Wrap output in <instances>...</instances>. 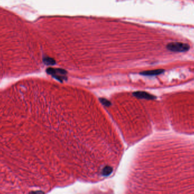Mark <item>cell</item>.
Segmentation results:
<instances>
[{
	"label": "cell",
	"instance_id": "3",
	"mask_svg": "<svg viewBox=\"0 0 194 194\" xmlns=\"http://www.w3.org/2000/svg\"><path fill=\"white\" fill-rule=\"evenodd\" d=\"M46 71L48 74L51 75L53 78L59 80L60 82H63V81L67 79L66 77L67 72L63 69L48 68L47 69Z\"/></svg>",
	"mask_w": 194,
	"mask_h": 194
},
{
	"label": "cell",
	"instance_id": "7",
	"mask_svg": "<svg viewBox=\"0 0 194 194\" xmlns=\"http://www.w3.org/2000/svg\"><path fill=\"white\" fill-rule=\"evenodd\" d=\"M99 101H100L101 103H102L104 106L109 107L111 104V102L105 98H100Z\"/></svg>",
	"mask_w": 194,
	"mask_h": 194
},
{
	"label": "cell",
	"instance_id": "4",
	"mask_svg": "<svg viewBox=\"0 0 194 194\" xmlns=\"http://www.w3.org/2000/svg\"><path fill=\"white\" fill-rule=\"evenodd\" d=\"M133 95L135 97L139 98V99H148V100H152L156 98V97L154 95L151 94L145 91H136L133 93Z\"/></svg>",
	"mask_w": 194,
	"mask_h": 194
},
{
	"label": "cell",
	"instance_id": "1",
	"mask_svg": "<svg viewBox=\"0 0 194 194\" xmlns=\"http://www.w3.org/2000/svg\"><path fill=\"white\" fill-rule=\"evenodd\" d=\"M112 194H194V154H170L118 169Z\"/></svg>",
	"mask_w": 194,
	"mask_h": 194
},
{
	"label": "cell",
	"instance_id": "6",
	"mask_svg": "<svg viewBox=\"0 0 194 194\" xmlns=\"http://www.w3.org/2000/svg\"><path fill=\"white\" fill-rule=\"evenodd\" d=\"M44 63L47 65H53L56 64L55 60L49 57H45L43 59Z\"/></svg>",
	"mask_w": 194,
	"mask_h": 194
},
{
	"label": "cell",
	"instance_id": "2",
	"mask_svg": "<svg viewBox=\"0 0 194 194\" xmlns=\"http://www.w3.org/2000/svg\"><path fill=\"white\" fill-rule=\"evenodd\" d=\"M167 47L168 50L173 52H186L190 49L189 44L179 42H171L167 45Z\"/></svg>",
	"mask_w": 194,
	"mask_h": 194
},
{
	"label": "cell",
	"instance_id": "5",
	"mask_svg": "<svg viewBox=\"0 0 194 194\" xmlns=\"http://www.w3.org/2000/svg\"><path fill=\"white\" fill-rule=\"evenodd\" d=\"M164 71H165L163 69H156V70L142 71L140 73V74L141 75H145V76H155V75H161L164 72Z\"/></svg>",
	"mask_w": 194,
	"mask_h": 194
}]
</instances>
